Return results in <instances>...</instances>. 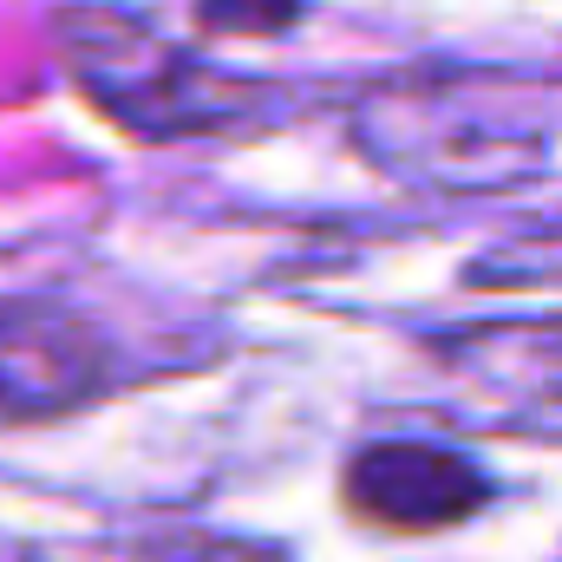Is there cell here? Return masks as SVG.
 Here are the masks:
<instances>
[{
  "label": "cell",
  "instance_id": "3",
  "mask_svg": "<svg viewBox=\"0 0 562 562\" xmlns=\"http://www.w3.org/2000/svg\"><path fill=\"white\" fill-rule=\"evenodd\" d=\"M425 353L445 380V406L464 425L562 438V314L438 327Z\"/></svg>",
  "mask_w": 562,
  "mask_h": 562
},
{
  "label": "cell",
  "instance_id": "7",
  "mask_svg": "<svg viewBox=\"0 0 562 562\" xmlns=\"http://www.w3.org/2000/svg\"><path fill=\"white\" fill-rule=\"evenodd\" d=\"M301 20V0H196V26L203 33H288Z\"/></svg>",
  "mask_w": 562,
  "mask_h": 562
},
{
  "label": "cell",
  "instance_id": "4",
  "mask_svg": "<svg viewBox=\"0 0 562 562\" xmlns=\"http://www.w3.org/2000/svg\"><path fill=\"white\" fill-rule=\"evenodd\" d=\"M119 353L79 307L53 294H0V431L53 425L105 400Z\"/></svg>",
  "mask_w": 562,
  "mask_h": 562
},
{
  "label": "cell",
  "instance_id": "6",
  "mask_svg": "<svg viewBox=\"0 0 562 562\" xmlns=\"http://www.w3.org/2000/svg\"><path fill=\"white\" fill-rule=\"evenodd\" d=\"M471 288H557L562 281V223L550 229H524L497 249H484L471 269H464Z\"/></svg>",
  "mask_w": 562,
  "mask_h": 562
},
{
  "label": "cell",
  "instance_id": "8",
  "mask_svg": "<svg viewBox=\"0 0 562 562\" xmlns=\"http://www.w3.org/2000/svg\"><path fill=\"white\" fill-rule=\"evenodd\" d=\"M144 562H288L269 543H249V537H177V543H157L144 550Z\"/></svg>",
  "mask_w": 562,
  "mask_h": 562
},
{
  "label": "cell",
  "instance_id": "1",
  "mask_svg": "<svg viewBox=\"0 0 562 562\" xmlns=\"http://www.w3.org/2000/svg\"><path fill=\"white\" fill-rule=\"evenodd\" d=\"M347 138L393 183L438 196H504L550 170L557 99L537 79L491 66H406L360 86Z\"/></svg>",
  "mask_w": 562,
  "mask_h": 562
},
{
  "label": "cell",
  "instance_id": "2",
  "mask_svg": "<svg viewBox=\"0 0 562 562\" xmlns=\"http://www.w3.org/2000/svg\"><path fill=\"white\" fill-rule=\"evenodd\" d=\"M53 53L66 79L125 132L144 144L223 138L249 132L269 112V92L243 72L196 59L183 40L157 33L125 7H59Z\"/></svg>",
  "mask_w": 562,
  "mask_h": 562
},
{
  "label": "cell",
  "instance_id": "5",
  "mask_svg": "<svg viewBox=\"0 0 562 562\" xmlns=\"http://www.w3.org/2000/svg\"><path fill=\"white\" fill-rule=\"evenodd\" d=\"M497 484L464 445L438 438H373L340 464V504L393 537H438L491 510Z\"/></svg>",
  "mask_w": 562,
  "mask_h": 562
}]
</instances>
